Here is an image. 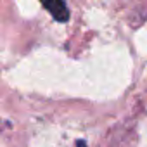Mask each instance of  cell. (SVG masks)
<instances>
[{
    "mask_svg": "<svg viewBox=\"0 0 147 147\" xmlns=\"http://www.w3.org/2000/svg\"><path fill=\"white\" fill-rule=\"evenodd\" d=\"M76 147H87V144H85L83 140H78V142H76Z\"/></svg>",
    "mask_w": 147,
    "mask_h": 147,
    "instance_id": "2",
    "label": "cell"
},
{
    "mask_svg": "<svg viewBox=\"0 0 147 147\" xmlns=\"http://www.w3.org/2000/svg\"><path fill=\"white\" fill-rule=\"evenodd\" d=\"M40 2L43 4V7L49 11V14L55 21H59V23L69 21V9L64 0H40Z\"/></svg>",
    "mask_w": 147,
    "mask_h": 147,
    "instance_id": "1",
    "label": "cell"
}]
</instances>
